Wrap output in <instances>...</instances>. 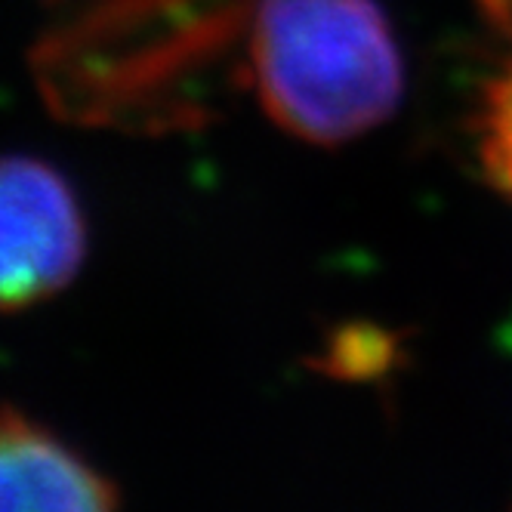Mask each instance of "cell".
<instances>
[{"mask_svg":"<svg viewBox=\"0 0 512 512\" xmlns=\"http://www.w3.org/2000/svg\"><path fill=\"white\" fill-rule=\"evenodd\" d=\"M253 0H75L34 44V78L47 105L84 127L161 133L198 115L192 81Z\"/></svg>","mask_w":512,"mask_h":512,"instance_id":"6da1fadb","label":"cell"},{"mask_svg":"<svg viewBox=\"0 0 512 512\" xmlns=\"http://www.w3.org/2000/svg\"><path fill=\"white\" fill-rule=\"evenodd\" d=\"M247 71L263 112L312 145L374 133L405 96V59L377 0H253Z\"/></svg>","mask_w":512,"mask_h":512,"instance_id":"7a4b0ae2","label":"cell"},{"mask_svg":"<svg viewBox=\"0 0 512 512\" xmlns=\"http://www.w3.org/2000/svg\"><path fill=\"white\" fill-rule=\"evenodd\" d=\"M84 256L87 223L68 179L38 158H0V312L56 297Z\"/></svg>","mask_w":512,"mask_h":512,"instance_id":"3957f363","label":"cell"},{"mask_svg":"<svg viewBox=\"0 0 512 512\" xmlns=\"http://www.w3.org/2000/svg\"><path fill=\"white\" fill-rule=\"evenodd\" d=\"M121 506V488L65 438L0 401V509L102 512Z\"/></svg>","mask_w":512,"mask_h":512,"instance_id":"277c9868","label":"cell"},{"mask_svg":"<svg viewBox=\"0 0 512 512\" xmlns=\"http://www.w3.org/2000/svg\"><path fill=\"white\" fill-rule=\"evenodd\" d=\"M475 152L488 186L512 198V59L488 84L475 121Z\"/></svg>","mask_w":512,"mask_h":512,"instance_id":"5b68a950","label":"cell"}]
</instances>
